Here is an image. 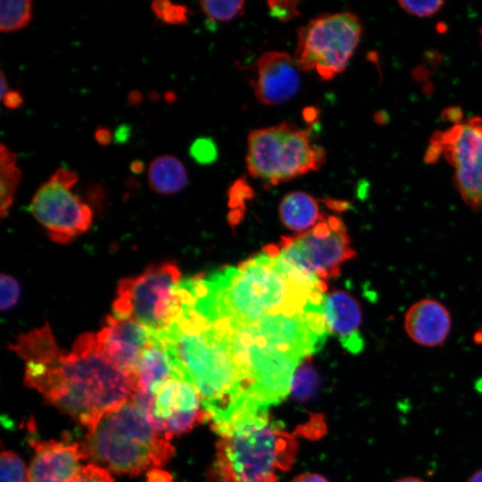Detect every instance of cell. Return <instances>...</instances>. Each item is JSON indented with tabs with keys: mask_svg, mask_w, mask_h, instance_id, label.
Instances as JSON below:
<instances>
[{
	"mask_svg": "<svg viewBox=\"0 0 482 482\" xmlns=\"http://www.w3.org/2000/svg\"><path fill=\"white\" fill-rule=\"evenodd\" d=\"M130 170L136 174L141 173L144 170V162L140 160L133 161L130 163Z\"/></svg>",
	"mask_w": 482,
	"mask_h": 482,
	"instance_id": "obj_42",
	"label": "cell"
},
{
	"mask_svg": "<svg viewBox=\"0 0 482 482\" xmlns=\"http://www.w3.org/2000/svg\"><path fill=\"white\" fill-rule=\"evenodd\" d=\"M403 328L407 336L417 345L436 347L442 345L449 337L452 318L449 310L441 302L424 298L407 310Z\"/></svg>",
	"mask_w": 482,
	"mask_h": 482,
	"instance_id": "obj_18",
	"label": "cell"
},
{
	"mask_svg": "<svg viewBox=\"0 0 482 482\" xmlns=\"http://www.w3.org/2000/svg\"><path fill=\"white\" fill-rule=\"evenodd\" d=\"M325 149L311 139V130L290 122L253 129L247 139L246 167L251 176L278 185L326 162Z\"/></svg>",
	"mask_w": 482,
	"mask_h": 482,
	"instance_id": "obj_7",
	"label": "cell"
},
{
	"mask_svg": "<svg viewBox=\"0 0 482 482\" xmlns=\"http://www.w3.org/2000/svg\"><path fill=\"white\" fill-rule=\"evenodd\" d=\"M5 107L9 109H18L23 104V97L18 90H9L2 98Z\"/></svg>",
	"mask_w": 482,
	"mask_h": 482,
	"instance_id": "obj_34",
	"label": "cell"
},
{
	"mask_svg": "<svg viewBox=\"0 0 482 482\" xmlns=\"http://www.w3.org/2000/svg\"><path fill=\"white\" fill-rule=\"evenodd\" d=\"M263 252L291 280L320 293L326 292L328 279L339 275L342 264L356 255L345 223L336 215H326L312 229L284 237Z\"/></svg>",
	"mask_w": 482,
	"mask_h": 482,
	"instance_id": "obj_6",
	"label": "cell"
},
{
	"mask_svg": "<svg viewBox=\"0 0 482 482\" xmlns=\"http://www.w3.org/2000/svg\"><path fill=\"white\" fill-rule=\"evenodd\" d=\"M166 348L173 378L199 392L212 426L228 420L247 402V384L224 328L185 307L169 328L153 334Z\"/></svg>",
	"mask_w": 482,
	"mask_h": 482,
	"instance_id": "obj_3",
	"label": "cell"
},
{
	"mask_svg": "<svg viewBox=\"0 0 482 482\" xmlns=\"http://www.w3.org/2000/svg\"><path fill=\"white\" fill-rule=\"evenodd\" d=\"M318 386V375L309 360L304 359L296 368L290 392L298 400L312 396Z\"/></svg>",
	"mask_w": 482,
	"mask_h": 482,
	"instance_id": "obj_25",
	"label": "cell"
},
{
	"mask_svg": "<svg viewBox=\"0 0 482 482\" xmlns=\"http://www.w3.org/2000/svg\"><path fill=\"white\" fill-rule=\"evenodd\" d=\"M395 482H425V481L422 478H418V477L408 476V477L401 478L395 480Z\"/></svg>",
	"mask_w": 482,
	"mask_h": 482,
	"instance_id": "obj_44",
	"label": "cell"
},
{
	"mask_svg": "<svg viewBox=\"0 0 482 482\" xmlns=\"http://www.w3.org/2000/svg\"><path fill=\"white\" fill-rule=\"evenodd\" d=\"M255 68L253 87L256 97L262 104H279L297 93L300 87L299 69L288 54L265 52L259 56Z\"/></svg>",
	"mask_w": 482,
	"mask_h": 482,
	"instance_id": "obj_16",
	"label": "cell"
},
{
	"mask_svg": "<svg viewBox=\"0 0 482 482\" xmlns=\"http://www.w3.org/2000/svg\"><path fill=\"white\" fill-rule=\"evenodd\" d=\"M0 29L12 32L27 26L32 17V3L29 0L0 2Z\"/></svg>",
	"mask_w": 482,
	"mask_h": 482,
	"instance_id": "obj_24",
	"label": "cell"
},
{
	"mask_svg": "<svg viewBox=\"0 0 482 482\" xmlns=\"http://www.w3.org/2000/svg\"><path fill=\"white\" fill-rule=\"evenodd\" d=\"M131 129L128 124L120 125L114 132V142L117 144L126 143L130 137Z\"/></svg>",
	"mask_w": 482,
	"mask_h": 482,
	"instance_id": "obj_36",
	"label": "cell"
},
{
	"mask_svg": "<svg viewBox=\"0 0 482 482\" xmlns=\"http://www.w3.org/2000/svg\"><path fill=\"white\" fill-rule=\"evenodd\" d=\"M16 154L6 145L0 146V209L1 216H5L14 199L21 173L16 165Z\"/></svg>",
	"mask_w": 482,
	"mask_h": 482,
	"instance_id": "obj_23",
	"label": "cell"
},
{
	"mask_svg": "<svg viewBox=\"0 0 482 482\" xmlns=\"http://www.w3.org/2000/svg\"><path fill=\"white\" fill-rule=\"evenodd\" d=\"M150 187L162 195H172L180 192L187 185V172L174 155H161L154 158L148 168Z\"/></svg>",
	"mask_w": 482,
	"mask_h": 482,
	"instance_id": "obj_22",
	"label": "cell"
},
{
	"mask_svg": "<svg viewBox=\"0 0 482 482\" xmlns=\"http://www.w3.org/2000/svg\"><path fill=\"white\" fill-rule=\"evenodd\" d=\"M182 280L178 265L171 262L148 266L139 275L122 278L112 314L132 319L152 334L163 332L183 313Z\"/></svg>",
	"mask_w": 482,
	"mask_h": 482,
	"instance_id": "obj_8",
	"label": "cell"
},
{
	"mask_svg": "<svg viewBox=\"0 0 482 482\" xmlns=\"http://www.w3.org/2000/svg\"><path fill=\"white\" fill-rule=\"evenodd\" d=\"M467 482H482V468L473 472Z\"/></svg>",
	"mask_w": 482,
	"mask_h": 482,
	"instance_id": "obj_43",
	"label": "cell"
},
{
	"mask_svg": "<svg viewBox=\"0 0 482 482\" xmlns=\"http://www.w3.org/2000/svg\"><path fill=\"white\" fill-rule=\"evenodd\" d=\"M224 329L245 378L251 401L266 408L278 404L290 393L293 375L304 359L241 327Z\"/></svg>",
	"mask_w": 482,
	"mask_h": 482,
	"instance_id": "obj_10",
	"label": "cell"
},
{
	"mask_svg": "<svg viewBox=\"0 0 482 482\" xmlns=\"http://www.w3.org/2000/svg\"><path fill=\"white\" fill-rule=\"evenodd\" d=\"M291 482H328L327 479L316 473H303L295 477Z\"/></svg>",
	"mask_w": 482,
	"mask_h": 482,
	"instance_id": "obj_38",
	"label": "cell"
},
{
	"mask_svg": "<svg viewBox=\"0 0 482 482\" xmlns=\"http://www.w3.org/2000/svg\"><path fill=\"white\" fill-rule=\"evenodd\" d=\"M78 179L74 171L60 167L29 204V212L55 243L72 242L92 224V209L71 190Z\"/></svg>",
	"mask_w": 482,
	"mask_h": 482,
	"instance_id": "obj_12",
	"label": "cell"
},
{
	"mask_svg": "<svg viewBox=\"0 0 482 482\" xmlns=\"http://www.w3.org/2000/svg\"><path fill=\"white\" fill-rule=\"evenodd\" d=\"M251 335L306 359L319 351L328 330L321 303L294 312L269 314L254 324L241 326Z\"/></svg>",
	"mask_w": 482,
	"mask_h": 482,
	"instance_id": "obj_14",
	"label": "cell"
},
{
	"mask_svg": "<svg viewBox=\"0 0 482 482\" xmlns=\"http://www.w3.org/2000/svg\"><path fill=\"white\" fill-rule=\"evenodd\" d=\"M268 409L248 403L212 426L220 436L215 462L220 482H277V472L292 465L296 441L270 418Z\"/></svg>",
	"mask_w": 482,
	"mask_h": 482,
	"instance_id": "obj_4",
	"label": "cell"
},
{
	"mask_svg": "<svg viewBox=\"0 0 482 482\" xmlns=\"http://www.w3.org/2000/svg\"><path fill=\"white\" fill-rule=\"evenodd\" d=\"M303 115H304V117H305V119H306L307 120H309L310 117H311L312 119H314V117H315V115H316V114H315V110L312 109V108H308V109H306V111H305V112H304Z\"/></svg>",
	"mask_w": 482,
	"mask_h": 482,
	"instance_id": "obj_46",
	"label": "cell"
},
{
	"mask_svg": "<svg viewBox=\"0 0 482 482\" xmlns=\"http://www.w3.org/2000/svg\"><path fill=\"white\" fill-rule=\"evenodd\" d=\"M188 154L198 164H212L218 158V148L212 138L201 137L192 142Z\"/></svg>",
	"mask_w": 482,
	"mask_h": 482,
	"instance_id": "obj_29",
	"label": "cell"
},
{
	"mask_svg": "<svg viewBox=\"0 0 482 482\" xmlns=\"http://www.w3.org/2000/svg\"><path fill=\"white\" fill-rule=\"evenodd\" d=\"M69 482H114L108 470L89 463L82 466L80 470Z\"/></svg>",
	"mask_w": 482,
	"mask_h": 482,
	"instance_id": "obj_32",
	"label": "cell"
},
{
	"mask_svg": "<svg viewBox=\"0 0 482 482\" xmlns=\"http://www.w3.org/2000/svg\"><path fill=\"white\" fill-rule=\"evenodd\" d=\"M362 34L352 12L322 13L299 28L294 60L299 70L330 80L347 67Z\"/></svg>",
	"mask_w": 482,
	"mask_h": 482,
	"instance_id": "obj_9",
	"label": "cell"
},
{
	"mask_svg": "<svg viewBox=\"0 0 482 482\" xmlns=\"http://www.w3.org/2000/svg\"><path fill=\"white\" fill-rule=\"evenodd\" d=\"M151 10L158 19L168 24H185L188 21L189 11L183 4L156 0L151 4Z\"/></svg>",
	"mask_w": 482,
	"mask_h": 482,
	"instance_id": "obj_27",
	"label": "cell"
},
{
	"mask_svg": "<svg viewBox=\"0 0 482 482\" xmlns=\"http://www.w3.org/2000/svg\"><path fill=\"white\" fill-rule=\"evenodd\" d=\"M0 74H1V79H0V84H1L0 93L1 94L0 95H1V99H2L9 90H8L7 80H6V78L3 70H1Z\"/></svg>",
	"mask_w": 482,
	"mask_h": 482,
	"instance_id": "obj_41",
	"label": "cell"
},
{
	"mask_svg": "<svg viewBox=\"0 0 482 482\" xmlns=\"http://www.w3.org/2000/svg\"><path fill=\"white\" fill-rule=\"evenodd\" d=\"M473 339L477 344L482 343V326L475 332Z\"/></svg>",
	"mask_w": 482,
	"mask_h": 482,
	"instance_id": "obj_45",
	"label": "cell"
},
{
	"mask_svg": "<svg viewBox=\"0 0 482 482\" xmlns=\"http://www.w3.org/2000/svg\"><path fill=\"white\" fill-rule=\"evenodd\" d=\"M399 5L408 13L420 17L436 14L444 5L443 1H399Z\"/></svg>",
	"mask_w": 482,
	"mask_h": 482,
	"instance_id": "obj_31",
	"label": "cell"
},
{
	"mask_svg": "<svg viewBox=\"0 0 482 482\" xmlns=\"http://www.w3.org/2000/svg\"><path fill=\"white\" fill-rule=\"evenodd\" d=\"M9 347L25 362L26 386L88 431L134 393L135 377L106 357L94 333L79 335L67 352L45 323L18 336Z\"/></svg>",
	"mask_w": 482,
	"mask_h": 482,
	"instance_id": "obj_1",
	"label": "cell"
},
{
	"mask_svg": "<svg viewBox=\"0 0 482 482\" xmlns=\"http://www.w3.org/2000/svg\"><path fill=\"white\" fill-rule=\"evenodd\" d=\"M96 336L106 357L133 376L139 358L152 338L151 332L139 322L113 314L106 317L104 325Z\"/></svg>",
	"mask_w": 482,
	"mask_h": 482,
	"instance_id": "obj_15",
	"label": "cell"
},
{
	"mask_svg": "<svg viewBox=\"0 0 482 482\" xmlns=\"http://www.w3.org/2000/svg\"><path fill=\"white\" fill-rule=\"evenodd\" d=\"M147 422L168 441L207 421L198 390L190 383L171 378L148 394L135 392L130 399Z\"/></svg>",
	"mask_w": 482,
	"mask_h": 482,
	"instance_id": "obj_13",
	"label": "cell"
},
{
	"mask_svg": "<svg viewBox=\"0 0 482 482\" xmlns=\"http://www.w3.org/2000/svg\"><path fill=\"white\" fill-rule=\"evenodd\" d=\"M128 100L131 104H138L143 100V96L140 92L134 90L129 93Z\"/></svg>",
	"mask_w": 482,
	"mask_h": 482,
	"instance_id": "obj_40",
	"label": "cell"
},
{
	"mask_svg": "<svg viewBox=\"0 0 482 482\" xmlns=\"http://www.w3.org/2000/svg\"><path fill=\"white\" fill-rule=\"evenodd\" d=\"M480 33H481V36H482V29H481V30H480Z\"/></svg>",
	"mask_w": 482,
	"mask_h": 482,
	"instance_id": "obj_48",
	"label": "cell"
},
{
	"mask_svg": "<svg viewBox=\"0 0 482 482\" xmlns=\"http://www.w3.org/2000/svg\"><path fill=\"white\" fill-rule=\"evenodd\" d=\"M34 456L26 482H69L87 459L80 443L32 441Z\"/></svg>",
	"mask_w": 482,
	"mask_h": 482,
	"instance_id": "obj_17",
	"label": "cell"
},
{
	"mask_svg": "<svg viewBox=\"0 0 482 482\" xmlns=\"http://www.w3.org/2000/svg\"><path fill=\"white\" fill-rule=\"evenodd\" d=\"M268 7L272 17L281 21H288L300 14L297 5L299 1H268Z\"/></svg>",
	"mask_w": 482,
	"mask_h": 482,
	"instance_id": "obj_33",
	"label": "cell"
},
{
	"mask_svg": "<svg viewBox=\"0 0 482 482\" xmlns=\"http://www.w3.org/2000/svg\"><path fill=\"white\" fill-rule=\"evenodd\" d=\"M94 136L96 142L102 145H109L112 138L110 129L104 127H97Z\"/></svg>",
	"mask_w": 482,
	"mask_h": 482,
	"instance_id": "obj_37",
	"label": "cell"
},
{
	"mask_svg": "<svg viewBox=\"0 0 482 482\" xmlns=\"http://www.w3.org/2000/svg\"><path fill=\"white\" fill-rule=\"evenodd\" d=\"M279 219L289 229L300 233L312 229L326 215L312 195L295 191L286 195L278 206Z\"/></svg>",
	"mask_w": 482,
	"mask_h": 482,
	"instance_id": "obj_21",
	"label": "cell"
},
{
	"mask_svg": "<svg viewBox=\"0 0 482 482\" xmlns=\"http://www.w3.org/2000/svg\"><path fill=\"white\" fill-rule=\"evenodd\" d=\"M80 444L87 460L131 477L163 465L174 453L173 446L131 400L106 412Z\"/></svg>",
	"mask_w": 482,
	"mask_h": 482,
	"instance_id": "obj_5",
	"label": "cell"
},
{
	"mask_svg": "<svg viewBox=\"0 0 482 482\" xmlns=\"http://www.w3.org/2000/svg\"><path fill=\"white\" fill-rule=\"evenodd\" d=\"M425 154L433 163L442 155L454 168V185L463 202L475 212L482 210V118L455 123L430 138Z\"/></svg>",
	"mask_w": 482,
	"mask_h": 482,
	"instance_id": "obj_11",
	"label": "cell"
},
{
	"mask_svg": "<svg viewBox=\"0 0 482 482\" xmlns=\"http://www.w3.org/2000/svg\"><path fill=\"white\" fill-rule=\"evenodd\" d=\"M165 99L168 102H171V101L175 100V94L173 92H166L165 93Z\"/></svg>",
	"mask_w": 482,
	"mask_h": 482,
	"instance_id": "obj_47",
	"label": "cell"
},
{
	"mask_svg": "<svg viewBox=\"0 0 482 482\" xmlns=\"http://www.w3.org/2000/svg\"><path fill=\"white\" fill-rule=\"evenodd\" d=\"M1 482H26L27 471L21 457L12 451L1 454Z\"/></svg>",
	"mask_w": 482,
	"mask_h": 482,
	"instance_id": "obj_28",
	"label": "cell"
},
{
	"mask_svg": "<svg viewBox=\"0 0 482 482\" xmlns=\"http://www.w3.org/2000/svg\"><path fill=\"white\" fill-rule=\"evenodd\" d=\"M203 12L214 21H228L242 13L244 1H201Z\"/></svg>",
	"mask_w": 482,
	"mask_h": 482,
	"instance_id": "obj_26",
	"label": "cell"
},
{
	"mask_svg": "<svg viewBox=\"0 0 482 482\" xmlns=\"http://www.w3.org/2000/svg\"><path fill=\"white\" fill-rule=\"evenodd\" d=\"M135 392L148 394L152 387L173 378L171 360L162 342L152 335L135 371Z\"/></svg>",
	"mask_w": 482,
	"mask_h": 482,
	"instance_id": "obj_20",
	"label": "cell"
},
{
	"mask_svg": "<svg viewBox=\"0 0 482 482\" xmlns=\"http://www.w3.org/2000/svg\"><path fill=\"white\" fill-rule=\"evenodd\" d=\"M146 482H173L171 475L157 467L151 468L146 474Z\"/></svg>",
	"mask_w": 482,
	"mask_h": 482,
	"instance_id": "obj_35",
	"label": "cell"
},
{
	"mask_svg": "<svg viewBox=\"0 0 482 482\" xmlns=\"http://www.w3.org/2000/svg\"><path fill=\"white\" fill-rule=\"evenodd\" d=\"M444 116H446L450 120L459 123L461 122L462 113L459 108H450L444 112Z\"/></svg>",
	"mask_w": 482,
	"mask_h": 482,
	"instance_id": "obj_39",
	"label": "cell"
},
{
	"mask_svg": "<svg viewBox=\"0 0 482 482\" xmlns=\"http://www.w3.org/2000/svg\"><path fill=\"white\" fill-rule=\"evenodd\" d=\"M0 280V307L2 311H8L14 307L19 301L21 295L20 285L13 277L4 273H2Z\"/></svg>",
	"mask_w": 482,
	"mask_h": 482,
	"instance_id": "obj_30",
	"label": "cell"
},
{
	"mask_svg": "<svg viewBox=\"0 0 482 482\" xmlns=\"http://www.w3.org/2000/svg\"><path fill=\"white\" fill-rule=\"evenodd\" d=\"M322 312L329 333L337 337L342 345L352 353L363 346L360 333L362 312L358 301L342 290L324 295Z\"/></svg>",
	"mask_w": 482,
	"mask_h": 482,
	"instance_id": "obj_19",
	"label": "cell"
},
{
	"mask_svg": "<svg viewBox=\"0 0 482 482\" xmlns=\"http://www.w3.org/2000/svg\"><path fill=\"white\" fill-rule=\"evenodd\" d=\"M182 286L185 307L209 323L226 328L254 324L271 313L321 303L326 295L291 280L263 251L237 267L183 279Z\"/></svg>",
	"mask_w": 482,
	"mask_h": 482,
	"instance_id": "obj_2",
	"label": "cell"
}]
</instances>
